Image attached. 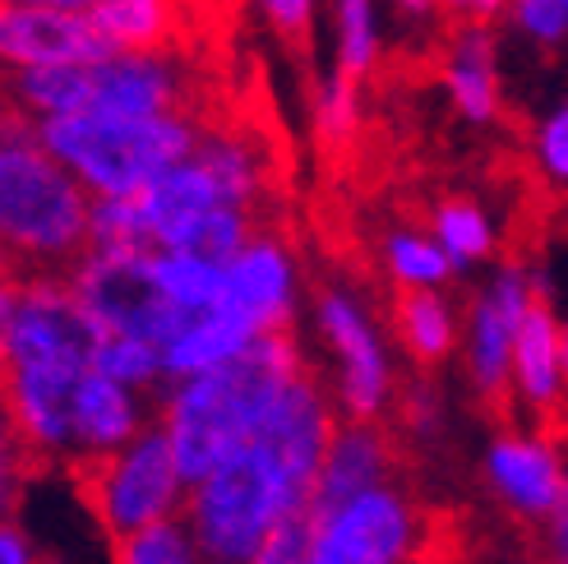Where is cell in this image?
I'll list each match as a JSON object with an SVG mask.
<instances>
[{"mask_svg":"<svg viewBox=\"0 0 568 564\" xmlns=\"http://www.w3.org/2000/svg\"><path fill=\"white\" fill-rule=\"evenodd\" d=\"M305 375V356L292 324L264 329L254 343L209 375L185 380L162 416L176 444L185 486H204L209 476L254 440L277 399Z\"/></svg>","mask_w":568,"mask_h":564,"instance_id":"1","label":"cell"},{"mask_svg":"<svg viewBox=\"0 0 568 564\" xmlns=\"http://www.w3.org/2000/svg\"><path fill=\"white\" fill-rule=\"evenodd\" d=\"M0 228L6 278H65L93 255V209L70 181L61 158L42 144V125L10 102L6 153H0Z\"/></svg>","mask_w":568,"mask_h":564,"instance_id":"2","label":"cell"},{"mask_svg":"<svg viewBox=\"0 0 568 564\" xmlns=\"http://www.w3.org/2000/svg\"><path fill=\"white\" fill-rule=\"evenodd\" d=\"M65 476H70L79 504L89 510V518L102 527L106 546L130 542L144 527L176 518L181 486H185L172 431H166V416L144 426L139 440H130L125 449L70 454Z\"/></svg>","mask_w":568,"mask_h":564,"instance_id":"3","label":"cell"},{"mask_svg":"<svg viewBox=\"0 0 568 564\" xmlns=\"http://www.w3.org/2000/svg\"><path fill=\"white\" fill-rule=\"evenodd\" d=\"M42 144L51 158L102 190V200H134L162 172L190 162L199 134L190 121H121V117H61L42 121Z\"/></svg>","mask_w":568,"mask_h":564,"instance_id":"4","label":"cell"},{"mask_svg":"<svg viewBox=\"0 0 568 564\" xmlns=\"http://www.w3.org/2000/svg\"><path fill=\"white\" fill-rule=\"evenodd\" d=\"M181 514L190 518L199 555H209L213 564H254L273 527L292 514V500L268 459L254 444H245L204 486L190 491Z\"/></svg>","mask_w":568,"mask_h":564,"instance_id":"5","label":"cell"},{"mask_svg":"<svg viewBox=\"0 0 568 564\" xmlns=\"http://www.w3.org/2000/svg\"><path fill=\"white\" fill-rule=\"evenodd\" d=\"M74 292L106 338L144 343L162 352V361L204 320L199 310L172 301V292L158 278L153 255H89V264L74 273Z\"/></svg>","mask_w":568,"mask_h":564,"instance_id":"6","label":"cell"},{"mask_svg":"<svg viewBox=\"0 0 568 564\" xmlns=\"http://www.w3.org/2000/svg\"><path fill=\"white\" fill-rule=\"evenodd\" d=\"M337 421H333V403L315 375V365H305V375L282 393L277 407L264 416V426L254 431V449L268 459V467L277 472L282 491H287L292 510L301 504H315L320 476L328 463V449L337 440Z\"/></svg>","mask_w":568,"mask_h":564,"instance_id":"7","label":"cell"},{"mask_svg":"<svg viewBox=\"0 0 568 564\" xmlns=\"http://www.w3.org/2000/svg\"><path fill=\"white\" fill-rule=\"evenodd\" d=\"M527 296H531L527 269L518 260H508L471 320V389L480 412L504 435H518L514 431V348L527 315Z\"/></svg>","mask_w":568,"mask_h":564,"instance_id":"8","label":"cell"},{"mask_svg":"<svg viewBox=\"0 0 568 564\" xmlns=\"http://www.w3.org/2000/svg\"><path fill=\"white\" fill-rule=\"evenodd\" d=\"M412 472H416L412 440L397 435V426L352 421V426L337 431L328 449V463L315 491V514L320 523H328L333 514H343L347 504H356L371 491H412Z\"/></svg>","mask_w":568,"mask_h":564,"instance_id":"9","label":"cell"},{"mask_svg":"<svg viewBox=\"0 0 568 564\" xmlns=\"http://www.w3.org/2000/svg\"><path fill=\"white\" fill-rule=\"evenodd\" d=\"M0 51H6L10 66H23V70L106 66L125 56L93 23V14L51 10V6H38V10L6 6V14H0Z\"/></svg>","mask_w":568,"mask_h":564,"instance_id":"10","label":"cell"},{"mask_svg":"<svg viewBox=\"0 0 568 564\" xmlns=\"http://www.w3.org/2000/svg\"><path fill=\"white\" fill-rule=\"evenodd\" d=\"M420 500L412 491H371L320 532L315 564H403L416 537Z\"/></svg>","mask_w":568,"mask_h":564,"instance_id":"11","label":"cell"},{"mask_svg":"<svg viewBox=\"0 0 568 564\" xmlns=\"http://www.w3.org/2000/svg\"><path fill=\"white\" fill-rule=\"evenodd\" d=\"M185 89L162 56H121V61L89 66V111L83 117H121V121H185Z\"/></svg>","mask_w":568,"mask_h":564,"instance_id":"12","label":"cell"},{"mask_svg":"<svg viewBox=\"0 0 568 564\" xmlns=\"http://www.w3.org/2000/svg\"><path fill=\"white\" fill-rule=\"evenodd\" d=\"M315 310H320V329L328 333L333 352L343 356V403L352 421H379L384 393H388V365H384L375 333L365 329L356 305L333 288H320Z\"/></svg>","mask_w":568,"mask_h":564,"instance_id":"13","label":"cell"},{"mask_svg":"<svg viewBox=\"0 0 568 564\" xmlns=\"http://www.w3.org/2000/svg\"><path fill=\"white\" fill-rule=\"evenodd\" d=\"M490 476L508 504L514 518L527 523H546L555 514V504L568 491V476L555 459V449L541 440H523V435H499L490 449Z\"/></svg>","mask_w":568,"mask_h":564,"instance_id":"14","label":"cell"},{"mask_svg":"<svg viewBox=\"0 0 568 564\" xmlns=\"http://www.w3.org/2000/svg\"><path fill=\"white\" fill-rule=\"evenodd\" d=\"M292 273H287V255L268 241H254L236 264H226V301L222 310L236 315L254 329H277L292 324Z\"/></svg>","mask_w":568,"mask_h":564,"instance_id":"15","label":"cell"},{"mask_svg":"<svg viewBox=\"0 0 568 564\" xmlns=\"http://www.w3.org/2000/svg\"><path fill=\"white\" fill-rule=\"evenodd\" d=\"M139 204H144V213H149L153 236L162 241V255H172L176 241L190 228H199V222H204L213 209H222L226 200H222L217 181L204 172V167H199V162H181V167L162 172L144 194H139Z\"/></svg>","mask_w":568,"mask_h":564,"instance_id":"16","label":"cell"},{"mask_svg":"<svg viewBox=\"0 0 568 564\" xmlns=\"http://www.w3.org/2000/svg\"><path fill=\"white\" fill-rule=\"evenodd\" d=\"M388 324L397 333V343L407 348V356L416 361V371H439L453 352V315L448 305L425 292L420 282H397L388 292Z\"/></svg>","mask_w":568,"mask_h":564,"instance_id":"17","label":"cell"},{"mask_svg":"<svg viewBox=\"0 0 568 564\" xmlns=\"http://www.w3.org/2000/svg\"><path fill=\"white\" fill-rule=\"evenodd\" d=\"M139 407L130 403L125 384L106 380L98 371L83 375L74 393V444L79 454H106V449H125L139 440Z\"/></svg>","mask_w":568,"mask_h":564,"instance_id":"18","label":"cell"},{"mask_svg":"<svg viewBox=\"0 0 568 564\" xmlns=\"http://www.w3.org/2000/svg\"><path fill=\"white\" fill-rule=\"evenodd\" d=\"M93 23L125 56H158L181 42L176 0H111V6L93 10Z\"/></svg>","mask_w":568,"mask_h":564,"instance_id":"19","label":"cell"},{"mask_svg":"<svg viewBox=\"0 0 568 564\" xmlns=\"http://www.w3.org/2000/svg\"><path fill=\"white\" fill-rule=\"evenodd\" d=\"M444 38L453 42L444 61L453 98H458V107L471 121H490L495 117V51H490L486 28H467V33H444Z\"/></svg>","mask_w":568,"mask_h":564,"instance_id":"20","label":"cell"},{"mask_svg":"<svg viewBox=\"0 0 568 564\" xmlns=\"http://www.w3.org/2000/svg\"><path fill=\"white\" fill-rule=\"evenodd\" d=\"M158 278H162V288L172 292V301H181L185 310H199V315H213V310H222V301H226V269L222 264L162 255Z\"/></svg>","mask_w":568,"mask_h":564,"instance_id":"21","label":"cell"},{"mask_svg":"<svg viewBox=\"0 0 568 564\" xmlns=\"http://www.w3.org/2000/svg\"><path fill=\"white\" fill-rule=\"evenodd\" d=\"M106 551H111V564H194L199 542H194V532H190V518L176 514V518H166V523L144 527L130 542L106 546Z\"/></svg>","mask_w":568,"mask_h":564,"instance_id":"22","label":"cell"},{"mask_svg":"<svg viewBox=\"0 0 568 564\" xmlns=\"http://www.w3.org/2000/svg\"><path fill=\"white\" fill-rule=\"evenodd\" d=\"M435 232L444 236L448 255H463V260H486L495 250L486 213H480L467 194H448V200L435 209Z\"/></svg>","mask_w":568,"mask_h":564,"instance_id":"23","label":"cell"},{"mask_svg":"<svg viewBox=\"0 0 568 564\" xmlns=\"http://www.w3.org/2000/svg\"><path fill=\"white\" fill-rule=\"evenodd\" d=\"M320 532H324V523L315 514V504H301V510H292L273 527V537L254 555V564H315Z\"/></svg>","mask_w":568,"mask_h":564,"instance_id":"24","label":"cell"},{"mask_svg":"<svg viewBox=\"0 0 568 564\" xmlns=\"http://www.w3.org/2000/svg\"><path fill=\"white\" fill-rule=\"evenodd\" d=\"M93 371L116 380V384H149L158 371H166V361H162V352H153L144 343H130V338H102Z\"/></svg>","mask_w":568,"mask_h":564,"instance_id":"25","label":"cell"},{"mask_svg":"<svg viewBox=\"0 0 568 564\" xmlns=\"http://www.w3.org/2000/svg\"><path fill=\"white\" fill-rule=\"evenodd\" d=\"M388 264L397 273V282H444L453 273L448 255L439 245L420 241V236H388Z\"/></svg>","mask_w":568,"mask_h":564,"instance_id":"26","label":"cell"},{"mask_svg":"<svg viewBox=\"0 0 568 564\" xmlns=\"http://www.w3.org/2000/svg\"><path fill=\"white\" fill-rule=\"evenodd\" d=\"M375 61V38H371V0H343V66L337 74L361 79Z\"/></svg>","mask_w":568,"mask_h":564,"instance_id":"27","label":"cell"},{"mask_svg":"<svg viewBox=\"0 0 568 564\" xmlns=\"http://www.w3.org/2000/svg\"><path fill=\"white\" fill-rule=\"evenodd\" d=\"M264 10L277 28L282 47L296 56V66L310 61V0H264Z\"/></svg>","mask_w":568,"mask_h":564,"instance_id":"28","label":"cell"},{"mask_svg":"<svg viewBox=\"0 0 568 564\" xmlns=\"http://www.w3.org/2000/svg\"><path fill=\"white\" fill-rule=\"evenodd\" d=\"M504 10V0H439L444 33H467V28H486Z\"/></svg>","mask_w":568,"mask_h":564,"instance_id":"29","label":"cell"},{"mask_svg":"<svg viewBox=\"0 0 568 564\" xmlns=\"http://www.w3.org/2000/svg\"><path fill=\"white\" fill-rule=\"evenodd\" d=\"M541 153H546V162H550V172L568 181V107L546 125V134H541Z\"/></svg>","mask_w":568,"mask_h":564,"instance_id":"30","label":"cell"},{"mask_svg":"<svg viewBox=\"0 0 568 564\" xmlns=\"http://www.w3.org/2000/svg\"><path fill=\"white\" fill-rule=\"evenodd\" d=\"M0 555H6V564H33V546H28L23 527L14 518H6V537H0Z\"/></svg>","mask_w":568,"mask_h":564,"instance_id":"31","label":"cell"},{"mask_svg":"<svg viewBox=\"0 0 568 564\" xmlns=\"http://www.w3.org/2000/svg\"><path fill=\"white\" fill-rule=\"evenodd\" d=\"M51 6H55V10H74V14H79V10H89V14H93V10L111 6V0H51Z\"/></svg>","mask_w":568,"mask_h":564,"instance_id":"32","label":"cell"},{"mask_svg":"<svg viewBox=\"0 0 568 564\" xmlns=\"http://www.w3.org/2000/svg\"><path fill=\"white\" fill-rule=\"evenodd\" d=\"M559 371H564V393H568V329H559Z\"/></svg>","mask_w":568,"mask_h":564,"instance_id":"33","label":"cell"},{"mask_svg":"<svg viewBox=\"0 0 568 564\" xmlns=\"http://www.w3.org/2000/svg\"><path fill=\"white\" fill-rule=\"evenodd\" d=\"M397 6H403L407 14H416V10H425V6H430V0H397Z\"/></svg>","mask_w":568,"mask_h":564,"instance_id":"34","label":"cell"},{"mask_svg":"<svg viewBox=\"0 0 568 564\" xmlns=\"http://www.w3.org/2000/svg\"><path fill=\"white\" fill-rule=\"evenodd\" d=\"M33 564H61V560H55L51 551H33Z\"/></svg>","mask_w":568,"mask_h":564,"instance_id":"35","label":"cell"},{"mask_svg":"<svg viewBox=\"0 0 568 564\" xmlns=\"http://www.w3.org/2000/svg\"><path fill=\"white\" fill-rule=\"evenodd\" d=\"M6 6H19V10H38L42 0H6Z\"/></svg>","mask_w":568,"mask_h":564,"instance_id":"36","label":"cell"},{"mask_svg":"<svg viewBox=\"0 0 568 564\" xmlns=\"http://www.w3.org/2000/svg\"><path fill=\"white\" fill-rule=\"evenodd\" d=\"M564 6H568V0H564Z\"/></svg>","mask_w":568,"mask_h":564,"instance_id":"37","label":"cell"}]
</instances>
